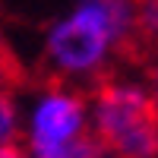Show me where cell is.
<instances>
[{
    "label": "cell",
    "instance_id": "6da1fadb",
    "mask_svg": "<svg viewBox=\"0 0 158 158\" xmlns=\"http://www.w3.org/2000/svg\"><path fill=\"white\" fill-rule=\"evenodd\" d=\"M139 0H73L41 32V67L51 79L92 89L139 41Z\"/></svg>",
    "mask_w": 158,
    "mask_h": 158
},
{
    "label": "cell",
    "instance_id": "7a4b0ae2",
    "mask_svg": "<svg viewBox=\"0 0 158 158\" xmlns=\"http://www.w3.org/2000/svg\"><path fill=\"white\" fill-rule=\"evenodd\" d=\"M22 149L29 158H108L92 133L89 89L48 79L22 98Z\"/></svg>",
    "mask_w": 158,
    "mask_h": 158
},
{
    "label": "cell",
    "instance_id": "3957f363",
    "mask_svg": "<svg viewBox=\"0 0 158 158\" xmlns=\"http://www.w3.org/2000/svg\"><path fill=\"white\" fill-rule=\"evenodd\" d=\"M89 111L108 158H158V108L142 76L108 73L89 89Z\"/></svg>",
    "mask_w": 158,
    "mask_h": 158
},
{
    "label": "cell",
    "instance_id": "277c9868",
    "mask_svg": "<svg viewBox=\"0 0 158 158\" xmlns=\"http://www.w3.org/2000/svg\"><path fill=\"white\" fill-rule=\"evenodd\" d=\"M22 136V98L0 79V142H19Z\"/></svg>",
    "mask_w": 158,
    "mask_h": 158
},
{
    "label": "cell",
    "instance_id": "5b68a950",
    "mask_svg": "<svg viewBox=\"0 0 158 158\" xmlns=\"http://www.w3.org/2000/svg\"><path fill=\"white\" fill-rule=\"evenodd\" d=\"M136 35H139V41L158 48V0H139Z\"/></svg>",
    "mask_w": 158,
    "mask_h": 158
},
{
    "label": "cell",
    "instance_id": "8992f818",
    "mask_svg": "<svg viewBox=\"0 0 158 158\" xmlns=\"http://www.w3.org/2000/svg\"><path fill=\"white\" fill-rule=\"evenodd\" d=\"M142 82H146V89H149V95H152V101H155V108H158V51L149 57V63H146V70H142Z\"/></svg>",
    "mask_w": 158,
    "mask_h": 158
},
{
    "label": "cell",
    "instance_id": "52a82bcc",
    "mask_svg": "<svg viewBox=\"0 0 158 158\" xmlns=\"http://www.w3.org/2000/svg\"><path fill=\"white\" fill-rule=\"evenodd\" d=\"M0 158H29L22 142H0Z\"/></svg>",
    "mask_w": 158,
    "mask_h": 158
}]
</instances>
